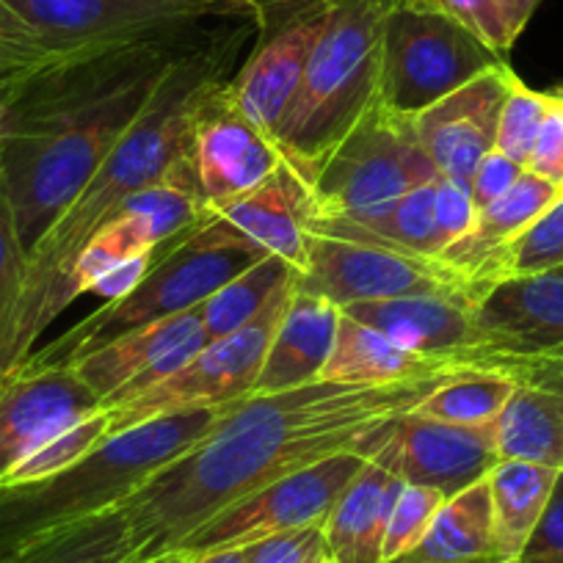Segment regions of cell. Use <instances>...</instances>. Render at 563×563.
Returning <instances> with one entry per match:
<instances>
[{
    "label": "cell",
    "instance_id": "1",
    "mask_svg": "<svg viewBox=\"0 0 563 563\" xmlns=\"http://www.w3.org/2000/svg\"><path fill=\"white\" fill-rule=\"evenodd\" d=\"M406 378L393 384H332L238 400L199 445L166 464L119 506L135 561H158L208 519L274 481L354 451L371 431L415 409L440 384L462 376Z\"/></svg>",
    "mask_w": 563,
    "mask_h": 563
},
{
    "label": "cell",
    "instance_id": "2",
    "mask_svg": "<svg viewBox=\"0 0 563 563\" xmlns=\"http://www.w3.org/2000/svg\"><path fill=\"white\" fill-rule=\"evenodd\" d=\"M202 31L199 23L56 56L9 89L0 186L29 252L95 177Z\"/></svg>",
    "mask_w": 563,
    "mask_h": 563
},
{
    "label": "cell",
    "instance_id": "3",
    "mask_svg": "<svg viewBox=\"0 0 563 563\" xmlns=\"http://www.w3.org/2000/svg\"><path fill=\"white\" fill-rule=\"evenodd\" d=\"M243 20L205 29L172 64L144 113L29 252V274L14 316L7 376L34 354L40 334L62 316L64 279L86 243L133 194L164 180L188 158L194 113L210 91L230 80L238 53L249 36Z\"/></svg>",
    "mask_w": 563,
    "mask_h": 563
},
{
    "label": "cell",
    "instance_id": "4",
    "mask_svg": "<svg viewBox=\"0 0 563 563\" xmlns=\"http://www.w3.org/2000/svg\"><path fill=\"white\" fill-rule=\"evenodd\" d=\"M235 404L153 417L111 434L97 451L53 478L0 489V563L69 525L122 506L166 464L199 445Z\"/></svg>",
    "mask_w": 563,
    "mask_h": 563
},
{
    "label": "cell",
    "instance_id": "5",
    "mask_svg": "<svg viewBox=\"0 0 563 563\" xmlns=\"http://www.w3.org/2000/svg\"><path fill=\"white\" fill-rule=\"evenodd\" d=\"M398 0H327V23L316 42L294 102L274 141L307 188L340 141L376 106L384 31Z\"/></svg>",
    "mask_w": 563,
    "mask_h": 563
},
{
    "label": "cell",
    "instance_id": "6",
    "mask_svg": "<svg viewBox=\"0 0 563 563\" xmlns=\"http://www.w3.org/2000/svg\"><path fill=\"white\" fill-rule=\"evenodd\" d=\"M260 257L265 254L249 246L227 221L210 213L208 221L194 227L164 254L153 257L147 274L122 299L108 301L86 321L69 329L51 349L31 356L40 362H58L128 329L199 310L216 290L224 288L227 282L235 279Z\"/></svg>",
    "mask_w": 563,
    "mask_h": 563
},
{
    "label": "cell",
    "instance_id": "7",
    "mask_svg": "<svg viewBox=\"0 0 563 563\" xmlns=\"http://www.w3.org/2000/svg\"><path fill=\"white\" fill-rule=\"evenodd\" d=\"M440 177L411 130V119L376 100L312 180V208L323 219H365Z\"/></svg>",
    "mask_w": 563,
    "mask_h": 563
},
{
    "label": "cell",
    "instance_id": "8",
    "mask_svg": "<svg viewBox=\"0 0 563 563\" xmlns=\"http://www.w3.org/2000/svg\"><path fill=\"white\" fill-rule=\"evenodd\" d=\"M500 62L459 20L398 0L384 31L378 102L411 119Z\"/></svg>",
    "mask_w": 563,
    "mask_h": 563
},
{
    "label": "cell",
    "instance_id": "9",
    "mask_svg": "<svg viewBox=\"0 0 563 563\" xmlns=\"http://www.w3.org/2000/svg\"><path fill=\"white\" fill-rule=\"evenodd\" d=\"M294 282L254 321L227 338L208 340L191 362L150 387L147 393L122 400V404L102 406L111 417V434L133 429L153 417L199 409V406L235 404V400L254 395V384H257L260 367L268 354L271 338H274L276 327L285 316V307L294 296Z\"/></svg>",
    "mask_w": 563,
    "mask_h": 563
},
{
    "label": "cell",
    "instance_id": "10",
    "mask_svg": "<svg viewBox=\"0 0 563 563\" xmlns=\"http://www.w3.org/2000/svg\"><path fill=\"white\" fill-rule=\"evenodd\" d=\"M365 464L367 459H362L360 453L345 451L299 470L288 478L274 481L254 495L243 497L235 506L216 514L164 558L194 561L208 552L252 547L271 536L290 533V530L323 528L334 503L354 484Z\"/></svg>",
    "mask_w": 563,
    "mask_h": 563
},
{
    "label": "cell",
    "instance_id": "11",
    "mask_svg": "<svg viewBox=\"0 0 563 563\" xmlns=\"http://www.w3.org/2000/svg\"><path fill=\"white\" fill-rule=\"evenodd\" d=\"M51 56L89 51L205 20L257 18V0H7Z\"/></svg>",
    "mask_w": 563,
    "mask_h": 563
},
{
    "label": "cell",
    "instance_id": "12",
    "mask_svg": "<svg viewBox=\"0 0 563 563\" xmlns=\"http://www.w3.org/2000/svg\"><path fill=\"white\" fill-rule=\"evenodd\" d=\"M294 285L305 294L332 301L338 310L362 301L422 294L456 296L470 301L467 279L442 257H420L398 249L312 232L307 241L305 268L296 271Z\"/></svg>",
    "mask_w": 563,
    "mask_h": 563
},
{
    "label": "cell",
    "instance_id": "13",
    "mask_svg": "<svg viewBox=\"0 0 563 563\" xmlns=\"http://www.w3.org/2000/svg\"><path fill=\"white\" fill-rule=\"evenodd\" d=\"M367 462H378L404 484H417L453 497L492 473L497 456L492 426H451L415 411L384 422L354 448Z\"/></svg>",
    "mask_w": 563,
    "mask_h": 563
},
{
    "label": "cell",
    "instance_id": "14",
    "mask_svg": "<svg viewBox=\"0 0 563 563\" xmlns=\"http://www.w3.org/2000/svg\"><path fill=\"white\" fill-rule=\"evenodd\" d=\"M227 84L199 102L191 124V164L210 210L254 191L285 164L276 141L243 113Z\"/></svg>",
    "mask_w": 563,
    "mask_h": 563
},
{
    "label": "cell",
    "instance_id": "15",
    "mask_svg": "<svg viewBox=\"0 0 563 563\" xmlns=\"http://www.w3.org/2000/svg\"><path fill=\"white\" fill-rule=\"evenodd\" d=\"M288 12L265 20L263 42L230 78V95L274 139L294 102L316 42L327 23V0H290Z\"/></svg>",
    "mask_w": 563,
    "mask_h": 563
},
{
    "label": "cell",
    "instance_id": "16",
    "mask_svg": "<svg viewBox=\"0 0 563 563\" xmlns=\"http://www.w3.org/2000/svg\"><path fill=\"white\" fill-rule=\"evenodd\" d=\"M95 409L100 398L67 365L29 356L0 382V481L42 442Z\"/></svg>",
    "mask_w": 563,
    "mask_h": 563
},
{
    "label": "cell",
    "instance_id": "17",
    "mask_svg": "<svg viewBox=\"0 0 563 563\" xmlns=\"http://www.w3.org/2000/svg\"><path fill=\"white\" fill-rule=\"evenodd\" d=\"M514 80L517 73L500 62L411 117V130L420 147L434 161L442 177L470 186L473 172L495 150L497 122Z\"/></svg>",
    "mask_w": 563,
    "mask_h": 563
},
{
    "label": "cell",
    "instance_id": "18",
    "mask_svg": "<svg viewBox=\"0 0 563 563\" xmlns=\"http://www.w3.org/2000/svg\"><path fill=\"white\" fill-rule=\"evenodd\" d=\"M473 307L486 332L481 351L563 360V268L500 282Z\"/></svg>",
    "mask_w": 563,
    "mask_h": 563
},
{
    "label": "cell",
    "instance_id": "19",
    "mask_svg": "<svg viewBox=\"0 0 563 563\" xmlns=\"http://www.w3.org/2000/svg\"><path fill=\"white\" fill-rule=\"evenodd\" d=\"M340 312L376 329L400 349L456 362V365L462 356L486 349V332L475 318V307L456 296H400V299L349 305Z\"/></svg>",
    "mask_w": 563,
    "mask_h": 563
},
{
    "label": "cell",
    "instance_id": "20",
    "mask_svg": "<svg viewBox=\"0 0 563 563\" xmlns=\"http://www.w3.org/2000/svg\"><path fill=\"white\" fill-rule=\"evenodd\" d=\"M210 213L227 221L260 254L282 257L296 271L305 268L307 241H310L307 224L316 216V208L307 183L288 164H282L254 191Z\"/></svg>",
    "mask_w": 563,
    "mask_h": 563
},
{
    "label": "cell",
    "instance_id": "21",
    "mask_svg": "<svg viewBox=\"0 0 563 563\" xmlns=\"http://www.w3.org/2000/svg\"><path fill=\"white\" fill-rule=\"evenodd\" d=\"M338 323L340 310L332 301L294 285V296L260 367L254 395L288 393L321 382V371L338 338Z\"/></svg>",
    "mask_w": 563,
    "mask_h": 563
},
{
    "label": "cell",
    "instance_id": "22",
    "mask_svg": "<svg viewBox=\"0 0 563 563\" xmlns=\"http://www.w3.org/2000/svg\"><path fill=\"white\" fill-rule=\"evenodd\" d=\"M194 338H205L202 307L166 318V321L147 323V327L128 329L117 338H108L102 343L78 351V354L64 356V360H58V365H67L102 404L113 393H119L130 378L139 376L144 367H150L161 356L169 354L172 349Z\"/></svg>",
    "mask_w": 563,
    "mask_h": 563
},
{
    "label": "cell",
    "instance_id": "23",
    "mask_svg": "<svg viewBox=\"0 0 563 563\" xmlns=\"http://www.w3.org/2000/svg\"><path fill=\"white\" fill-rule=\"evenodd\" d=\"M404 481L367 462L323 522L329 563H384V536Z\"/></svg>",
    "mask_w": 563,
    "mask_h": 563
},
{
    "label": "cell",
    "instance_id": "24",
    "mask_svg": "<svg viewBox=\"0 0 563 563\" xmlns=\"http://www.w3.org/2000/svg\"><path fill=\"white\" fill-rule=\"evenodd\" d=\"M467 367L448 360L422 356L417 351L400 349L376 329L354 321L340 312L338 338L332 354L321 371V382L332 384H393L406 378L437 376V373H459Z\"/></svg>",
    "mask_w": 563,
    "mask_h": 563
},
{
    "label": "cell",
    "instance_id": "25",
    "mask_svg": "<svg viewBox=\"0 0 563 563\" xmlns=\"http://www.w3.org/2000/svg\"><path fill=\"white\" fill-rule=\"evenodd\" d=\"M561 197L563 194L558 191V188H552L550 183L530 175V172L525 169V175L519 177L500 199H495V202L486 205L484 210L475 213V221L473 227H470L467 235H464L462 241L453 243V246L442 254V260H445L451 268H456L470 285L473 276L478 274L489 260H495L514 238L522 235V232L528 230L539 216H544Z\"/></svg>",
    "mask_w": 563,
    "mask_h": 563
},
{
    "label": "cell",
    "instance_id": "26",
    "mask_svg": "<svg viewBox=\"0 0 563 563\" xmlns=\"http://www.w3.org/2000/svg\"><path fill=\"white\" fill-rule=\"evenodd\" d=\"M437 183L440 180L411 188L387 210L365 216V219L312 216L307 230L312 235L373 243V246L398 249V252L420 254V257H442L448 243L442 238L440 224H437Z\"/></svg>",
    "mask_w": 563,
    "mask_h": 563
},
{
    "label": "cell",
    "instance_id": "27",
    "mask_svg": "<svg viewBox=\"0 0 563 563\" xmlns=\"http://www.w3.org/2000/svg\"><path fill=\"white\" fill-rule=\"evenodd\" d=\"M558 475L561 470L530 462H497L486 475L497 563H517V558L522 555L525 544L550 506Z\"/></svg>",
    "mask_w": 563,
    "mask_h": 563
},
{
    "label": "cell",
    "instance_id": "28",
    "mask_svg": "<svg viewBox=\"0 0 563 563\" xmlns=\"http://www.w3.org/2000/svg\"><path fill=\"white\" fill-rule=\"evenodd\" d=\"M398 563H497L489 481L448 497L426 536Z\"/></svg>",
    "mask_w": 563,
    "mask_h": 563
},
{
    "label": "cell",
    "instance_id": "29",
    "mask_svg": "<svg viewBox=\"0 0 563 563\" xmlns=\"http://www.w3.org/2000/svg\"><path fill=\"white\" fill-rule=\"evenodd\" d=\"M500 462H530L563 470V417L552 395L517 384L508 404L492 422Z\"/></svg>",
    "mask_w": 563,
    "mask_h": 563
},
{
    "label": "cell",
    "instance_id": "30",
    "mask_svg": "<svg viewBox=\"0 0 563 563\" xmlns=\"http://www.w3.org/2000/svg\"><path fill=\"white\" fill-rule=\"evenodd\" d=\"M296 279V268L282 257L265 254L230 279L202 305L205 338L219 340L238 332L260 316Z\"/></svg>",
    "mask_w": 563,
    "mask_h": 563
},
{
    "label": "cell",
    "instance_id": "31",
    "mask_svg": "<svg viewBox=\"0 0 563 563\" xmlns=\"http://www.w3.org/2000/svg\"><path fill=\"white\" fill-rule=\"evenodd\" d=\"M135 558L139 550L128 522L122 511L113 508L34 541L3 563H135Z\"/></svg>",
    "mask_w": 563,
    "mask_h": 563
},
{
    "label": "cell",
    "instance_id": "32",
    "mask_svg": "<svg viewBox=\"0 0 563 563\" xmlns=\"http://www.w3.org/2000/svg\"><path fill=\"white\" fill-rule=\"evenodd\" d=\"M563 268V197L514 238L495 260L484 265L470 282V301H478L486 290L517 276L547 274Z\"/></svg>",
    "mask_w": 563,
    "mask_h": 563
},
{
    "label": "cell",
    "instance_id": "33",
    "mask_svg": "<svg viewBox=\"0 0 563 563\" xmlns=\"http://www.w3.org/2000/svg\"><path fill=\"white\" fill-rule=\"evenodd\" d=\"M517 384L492 373L467 371L451 382L440 384L434 393H429L415 406V415L429 417V420L451 422V426H492L503 406L508 404Z\"/></svg>",
    "mask_w": 563,
    "mask_h": 563
},
{
    "label": "cell",
    "instance_id": "34",
    "mask_svg": "<svg viewBox=\"0 0 563 563\" xmlns=\"http://www.w3.org/2000/svg\"><path fill=\"white\" fill-rule=\"evenodd\" d=\"M108 437H111V417L100 406V409L89 411L86 417L75 420L73 426H67L64 431L53 434L51 440L42 442L25 462H20L7 478L0 481V489H7V486L40 484V481L53 478V475L75 467L91 451H97Z\"/></svg>",
    "mask_w": 563,
    "mask_h": 563
},
{
    "label": "cell",
    "instance_id": "35",
    "mask_svg": "<svg viewBox=\"0 0 563 563\" xmlns=\"http://www.w3.org/2000/svg\"><path fill=\"white\" fill-rule=\"evenodd\" d=\"M25 274H29V249L20 241L12 205L0 186V382L7 376L12 327L23 299Z\"/></svg>",
    "mask_w": 563,
    "mask_h": 563
},
{
    "label": "cell",
    "instance_id": "36",
    "mask_svg": "<svg viewBox=\"0 0 563 563\" xmlns=\"http://www.w3.org/2000/svg\"><path fill=\"white\" fill-rule=\"evenodd\" d=\"M552 106V91H533L514 80L511 91H508L506 102H503L500 122H497L495 150L511 158L514 164L528 166L530 150H533L539 130L544 124L547 111Z\"/></svg>",
    "mask_w": 563,
    "mask_h": 563
},
{
    "label": "cell",
    "instance_id": "37",
    "mask_svg": "<svg viewBox=\"0 0 563 563\" xmlns=\"http://www.w3.org/2000/svg\"><path fill=\"white\" fill-rule=\"evenodd\" d=\"M445 500V495L429 489V486H400L393 514H389L387 536H384V563H398L406 552L415 550L417 541L426 536L431 519L437 517V511H440Z\"/></svg>",
    "mask_w": 563,
    "mask_h": 563
},
{
    "label": "cell",
    "instance_id": "38",
    "mask_svg": "<svg viewBox=\"0 0 563 563\" xmlns=\"http://www.w3.org/2000/svg\"><path fill=\"white\" fill-rule=\"evenodd\" d=\"M404 3L431 9V12H440L445 14V18L459 20V23L467 25L473 34H478L492 51L500 53L503 58L511 51L500 18H497L495 7H492V0H404Z\"/></svg>",
    "mask_w": 563,
    "mask_h": 563
},
{
    "label": "cell",
    "instance_id": "39",
    "mask_svg": "<svg viewBox=\"0 0 563 563\" xmlns=\"http://www.w3.org/2000/svg\"><path fill=\"white\" fill-rule=\"evenodd\" d=\"M327 544L323 528H301L271 536L249 547V563H323Z\"/></svg>",
    "mask_w": 563,
    "mask_h": 563
},
{
    "label": "cell",
    "instance_id": "40",
    "mask_svg": "<svg viewBox=\"0 0 563 563\" xmlns=\"http://www.w3.org/2000/svg\"><path fill=\"white\" fill-rule=\"evenodd\" d=\"M525 169L563 194V100L552 91V106L539 130Z\"/></svg>",
    "mask_w": 563,
    "mask_h": 563
},
{
    "label": "cell",
    "instance_id": "41",
    "mask_svg": "<svg viewBox=\"0 0 563 563\" xmlns=\"http://www.w3.org/2000/svg\"><path fill=\"white\" fill-rule=\"evenodd\" d=\"M475 213L478 210H475L470 186L451 180V177H440V183H437V224H440L448 249L467 235L475 221Z\"/></svg>",
    "mask_w": 563,
    "mask_h": 563
},
{
    "label": "cell",
    "instance_id": "42",
    "mask_svg": "<svg viewBox=\"0 0 563 563\" xmlns=\"http://www.w3.org/2000/svg\"><path fill=\"white\" fill-rule=\"evenodd\" d=\"M517 563H563V470L558 475L550 506Z\"/></svg>",
    "mask_w": 563,
    "mask_h": 563
},
{
    "label": "cell",
    "instance_id": "43",
    "mask_svg": "<svg viewBox=\"0 0 563 563\" xmlns=\"http://www.w3.org/2000/svg\"><path fill=\"white\" fill-rule=\"evenodd\" d=\"M522 175L525 166L514 164L511 158H506L503 153L492 150V153L481 161L478 169L473 172V180H470V194H473L475 210H484L486 205L500 199Z\"/></svg>",
    "mask_w": 563,
    "mask_h": 563
},
{
    "label": "cell",
    "instance_id": "44",
    "mask_svg": "<svg viewBox=\"0 0 563 563\" xmlns=\"http://www.w3.org/2000/svg\"><path fill=\"white\" fill-rule=\"evenodd\" d=\"M150 263H153V252L139 254V257L128 260V263H119L117 268H111L100 282H97L95 288H91V294L106 296V301L122 299L128 290H133L135 285H139L141 276L147 274Z\"/></svg>",
    "mask_w": 563,
    "mask_h": 563
},
{
    "label": "cell",
    "instance_id": "45",
    "mask_svg": "<svg viewBox=\"0 0 563 563\" xmlns=\"http://www.w3.org/2000/svg\"><path fill=\"white\" fill-rule=\"evenodd\" d=\"M0 47H14V51H29V53H47L40 45L36 34L31 25L9 7L7 0H0Z\"/></svg>",
    "mask_w": 563,
    "mask_h": 563
},
{
    "label": "cell",
    "instance_id": "46",
    "mask_svg": "<svg viewBox=\"0 0 563 563\" xmlns=\"http://www.w3.org/2000/svg\"><path fill=\"white\" fill-rule=\"evenodd\" d=\"M492 7H495L497 18H500L508 45L514 47V42H517L519 36H522V31L528 29L536 9L541 7V0H492Z\"/></svg>",
    "mask_w": 563,
    "mask_h": 563
},
{
    "label": "cell",
    "instance_id": "47",
    "mask_svg": "<svg viewBox=\"0 0 563 563\" xmlns=\"http://www.w3.org/2000/svg\"><path fill=\"white\" fill-rule=\"evenodd\" d=\"M166 563H249V547H235V550H219L199 555L194 561H169V558H158Z\"/></svg>",
    "mask_w": 563,
    "mask_h": 563
},
{
    "label": "cell",
    "instance_id": "48",
    "mask_svg": "<svg viewBox=\"0 0 563 563\" xmlns=\"http://www.w3.org/2000/svg\"><path fill=\"white\" fill-rule=\"evenodd\" d=\"M3 91H0V128H3V113H7V106H3Z\"/></svg>",
    "mask_w": 563,
    "mask_h": 563
},
{
    "label": "cell",
    "instance_id": "49",
    "mask_svg": "<svg viewBox=\"0 0 563 563\" xmlns=\"http://www.w3.org/2000/svg\"><path fill=\"white\" fill-rule=\"evenodd\" d=\"M541 393H544V389H541ZM547 395H550V393H547ZM552 398H555L558 411H561V417H563V395H552Z\"/></svg>",
    "mask_w": 563,
    "mask_h": 563
},
{
    "label": "cell",
    "instance_id": "50",
    "mask_svg": "<svg viewBox=\"0 0 563 563\" xmlns=\"http://www.w3.org/2000/svg\"><path fill=\"white\" fill-rule=\"evenodd\" d=\"M135 563H164V561H135Z\"/></svg>",
    "mask_w": 563,
    "mask_h": 563
},
{
    "label": "cell",
    "instance_id": "51",
    "mask_svg": "<svg viewBox=\"0 0 563 563\" xmlns=\"http://www.w3.org/2000/svg\"><path fill=\"white\" fill-rule=\"evenodd\" d=\"M555 95H558V97H561V100H563V89H555Z\"/></svg>",
    "mask_w": 563,
    "mask_h": 563
},
{
    "label": "cell",
    "instance_id": "52",
    "mask_svg": "<svg viewBox=\"0 0 563 563\" xmlns=\"http://www.w3.org/2000/svg\"><path fill=\"white\" fill-rule=\"evenodd\" d=\"M164 563H166V561H164Z\"/></svg>",
    "mask_w": 563,
    "mask_h": 563
}]
</instances>
